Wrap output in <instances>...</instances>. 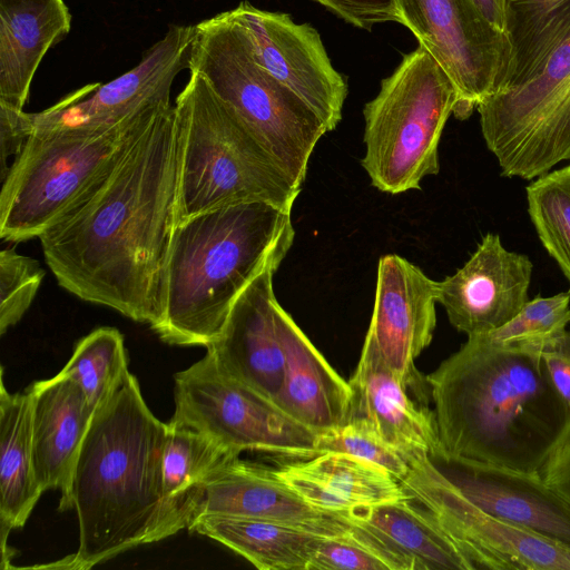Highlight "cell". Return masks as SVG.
<instances>
[{"instance_id":"obj_34","label":"cell","mask_w":570,"mask_h":570,"mask_svg":"<svg viewBox=\"0 0 570 570\" xmlns=\"http://www.w3.org/2000/svg\"><path fill=\"white\" fill-rule=\"evenodd\" d=\"M569 323L570 291L528 301L512 320L483 335L497 344L538 343L557 336Z\"/></svg>"},{"instance_id":"obj_16","label":"cell","mask_w":570,"mask_h":570,"mask_svg":"<svg viewBox=\"0 0 570 570\" xmlns=\"http://www.w3.org/2000/svg\"><path fill=\"white\" fill-rule=\"evenodd\" d=\"M429 458L482 511L570 548V504L540 473L452 456L440 448Z\"/></svg>"},{"instance_id":"obj_36","label":"cell","mask_w":570,"mask_h":570,"mask_svg":"<svg viewBox=\"0 0 570 570\" xmlns=\"http://www.w3.org/2000/svg\"><path fill=\"white\" fill-rule=\"evenodd\" d=\"M348 23L371 29L375 23L396 21L399 16L394 0H314Z\"/></svg>"},{"instance_id":"obj_2","label":"cell","mask_w":570,"mask_h":570,"mask_svg":"<svg viewBox=\"0 0 570 570\" xmlns=\"http://www.w3.org/2000/svg\"><path fill=\"white\" fill-rule=\"evenodd\" d=\"M425 377L449 455L541 474L570 438V410L532 343L468 336Z\"/></svg>"},{"instance_id":"obj_30","label":"cell","mask_w":570,"mask_h":570,"mask_svg":"<svg viewBox=\"0 0 570 570\" xmlns=\"http://www.w3.org/2000/svg\"><path fill=\"white\" fill-rule=\"evenodd\" d=\"M78 383L88 405L96 412L126 382L128 357L122 334L114 327H99L82 337L59 372Z\"/></svg>"},{"instance_id":"obj_6","label":"cell","mask_w":570,"mask_h":570,"mask_svg":"<svg viewBox=\"0 0 570 570\" xmlns=\"http://www.w3.org/2000/svg\"><path fill=\"white\" fill-rule=\"evenodd\" d=\"M188 70L200 75L237 111L301 187L311 155L327 129L309 106L256 61L232 10L194 24Z\"/></svg>"},{"instance_id":"obj_13","label":"cell","mask_w":570,"mask_h":570,"mask_svg":"<svg viewBox=\"0 0 570 570\" xmlns=\"http://www.w3.org/2000/svg\"><path fill=\"white\" fill-rule=\"evenodd\" d=\"M194 26L173 24L136 67L101 85L89 83L40 112L35 125L105 130L158 105L169 104L175 78L189 67Z\"/></svg>"},{"instance_id":"obj_19","label":"cell","mask_w":570,"mask_h":570,"mask_svg":"<svg viewBox=\"0 0 570 570\" xmlns=\"http://www.w3.org/2000/svg\"><path fill=\"white\" fill-rule=\"evenodd\" d=\"M202 514L276 520L322 537L341 535L351 528L341 514L303 501L275 475L273 468L239 456L228 459L209 476L194 519Z\"/></svg>"},{"instance_id":"obj_24","label":"cell","mask_w":570,"mask_h":570,"mask_svg":"<svg viewBox=\"0 0 570 570\" xmlns=\"http://www.w3.org/2000/svg\"><path fill=\"white\" fill-rule=\"evenodd\" d=\"M420 505L409 497L341 514L379 538L405 570H472L432 512Z\"/></svg>"},{"instance_id":"obj_28","label":"cell","mask_w":570,"mask_h":570,"mask_svg":"<svg viewBox=\"0 0 570 570\" xmlns=\"http://www.w3.org/2000/svg\"><path fill=\"white\" fill-rule=\"evenodd\" d=\"M505 4L512 58L500 90L531 77L570 35V0H505Z\"/></svg>"},{"instance_id":"obj_11","label":"cell","mask_w":570,"mask_h":570,"mask_svg":"<svg viewBox=\"0 0 570 570\" xmlns=\"http://www.w3.org/2000/svg\"><path fill=\"white\" fill-rule=\"evenodd\" d=\"M407 27L453 81V111L468 118L505 82L512 58L508 35L497 29L473 0H394Z\"/></svg>"},{"instance_id":"obj_7","label":"cell","mask_w":570,"mask_h":570,"mask_svg":"<svg viewBox=\"0 0 570 570\" xmlns=\"http://www.w3.org/2000/svg\"><path fill=\"white\" fill-rule=\"evenodd\" d=\"M459 101L458 90L422 46L405 55L363 109L365 155L372 185L387 194L420 189L440 170L438 147Z\"/></svg>"},{"instance_id":"obj_33","label":"cell","mask_w":570,"mask_h":570,"mask_svg":"<svg viewBox=\"0 0 570 570\" xmlns=\"http://www.w3.org/2000/svg\"><path fill=\"white\" fill-rule=\"evenodd\" d=\"M318 449L320 453L342 452L374 463L400 481L410 471L407 458L385 441L363 417H350L343 425L321 433Z\"/></svg>"},{"instance_id":"obj_23","label":"cell","mask_w":570,"mask_h":570,"mask_svg":"<svg viewBox=\"0 0 570 570\" xmlns=\"http://www.w3.org/2000/svg\"><path fill=\"white\" fill-rule=\"evenodd\" d=\"M284 376L275 403L321 434L350 419L352 389L313 345L292 316L283 320Z\"/></svg>"},{"instance_id":"obj_8","label":"cell","mask_w":570,"mask_h":570,"mask_svg":"<svg viewBox=\"0 0 570 570\" xmlns=\"http://www.w3.org/2000/svg\"><path fill=\"white\" fill-rule=\"evenodd\" d=\"M171 105L155 106L105 130L35 125L29 112L31 132L1 181V239L39 237L131 136Z\"/></svg>"},{"instance_id":"obj_5","label":"cell","mask_w":570,"mask_h":570,"mask_svg":"<svg viewBox=\"0 0 570 570\" xmlns=\"http://www.w3.org/2000/svg\"><path fill=\"white\" fill-rule=\"evenodd\" d=\"M174 105L180 142L176 225L242 203L292 212L301 187L200 75L190 72Z\"/></svg>"},{"instance_id":"obj_20","label":"cell","mask_w":570,"mask_h":570,"mask_svg":"<svg viewBox=\"0 0 570 570\" xmlns=\"http://www.w3.org/2000/svg\"><path fill=\"white\" fill-rule=\"evenodd\" d=\"M348 383L350 417L367 420L410 463L440 448L434 411L426 405L429 400L417 395L385 365L367 337Z\"/></svg>"},{"instance_id":"obj_26","label":"cell","mask_w":570,"mask_h":570,"mask_svg":"<svg viewBox=\"0 0 570 570\" xmlns=\"http://www.w3.org/2000/svg\"><path fill=\"white\" fill-rule=\"evenodd\" d=\"M0 389V528L1 548L12 529L22 528L43 492L32 456L31 396Z\"/></svg>"},{"instance_id":"obj_29","label":"cell","mask_w":570,"mask_h":570,"mask_svg":"<svg viewBox=\"0 0 570 570\" xmlns=\"http://www.w3.org/2000/svg\"><path fill=\"white\" fill-rule=\"evenodd\" d=\"M296 462L352 510L410 497L391 473L347 453L325 451Z\"/></svg>"},{"instance_id":"obj_27","label":"cell","mask_w":570,"mask_h":570,"mask_svg":"<svg viewBox=\"0 0 570 570\" xmlns=\"http://www.w3.org/2000/svg\"><path fill=\"white\" fill-rule=\"evenodd\" d=\"M189 531L229 548L261 570H308L320 537L269 519L202 514Z\"/></svg>"},{"instance_id":"obj_25","label":"cell","mask_w":570,"mask_h":570,"mask_svg":"<svg viewBox=\"0 0 570 570\" xmlns=\"http://www.w3.org/2000/svg\"><path fill=\"white\" fill-rule=\"evenodd\" d=\"M234 456L239 455L208 436L173 421L167 423L158 541L189 527L209 476Z\"/></svg>"},{"instance_id":"obj_21","label":"cell","mask_w":570,"mask_h":570,"mask_svg":"<svg viewBox=\"0 0 570 570\" xmlns=\"http://www.w3.org/2000/svg\"><path fill=\"white\" fill-rule=\"evenodd\" d=\"M27 391L32 409V456L41 490L60 492L59 510L72 508L73 470L95 412L72 379L33 382Z\"/></svg>"},{"instance_id":"obj_39","label":"cell","mask_w":570,"mask_h":570,"mask_svg":"<svg viewBox=\"0 0 570 570\" xmlns=\"http://www.w3.org/2000/svg\"><path fill=\"white\" fill-rule=\"evenodd\" d=\"M541 476L570 504V438L541 471Z\"/></svg>"},{"instance_id":"obj_15","label":"cell","mask_w":570,"mask_h":570,"mask_svg":"<svg viewBox=\"0 0 570 570\" xmlns=\"http://www.w3.org/2000/svg\"><path fill=\"white\" fill-rule=\"evenodd\" d=\"M438 282L407 259L379 261L375 301L366 336L385 365L417 395L429 400L426 377L414 365L436 325Z\"/></svg>"},{"instance_id":"obj_38","label":"cell","mask_w":570,"mask_h":570,"mask_svg":"<svg viewBox=\"0 0 570 570\" xmlns=\"http://www.w3.org/2000/svg\"><path fill=\"white\" fill-rule=\"evenodd\" d=\"M31 132L29 112L0 106V157L1 181L4 179L10 157L13 159L23 148Z\"/></svg>"},{"instance_id":"obj_3","label":"cell","mask_w":570,"mask_h":570,"mask_svg":"<svg viewBox=\"0 0 570 570\" xmlns=\"http://www.w3.org/2000/svg\"><path fill=\"white\" fill-rule=\"evenodd\" d=\"M167 423L147 406L136 376L94 414L73 470L76 553L39 568L87 570L157 542Z\"/></svg>"},{"instance_id":"obj_31","label":"cell","mask_w":570,"mask_h":570,"mask_svg":"<svg viewBox=\"0 0 570 570\" xmlns=\"http://www.w3.org/2000/svg\"><path fill=\"white\" fill-rule=\"evenodd\" d=\"M525 190L537 234L570 285V165L537 177Z\"/></svg>"},{"instance_id":"obj_18","label":"cell","mask_w":570,"mask_h":570,"mask_svg":"<svg viewBox=\"0 0 570 570\" xmlns=\"http://www.w3.org/2000/svg\"><path fill=\"white\" fill-rule=\"evenodd\" d=\"M279 265L259 273L235 301L218 337L206 346L229 376L272 401L279 393L285 366L283 320L273 276Z\"/></svg>"},{"instance_id":"obj_9","label":"cell","mask_w":570,"mask_h":570,"mask_svg":"<svg viewBox=\"0 0 570 570\" xmlns=\"http://www.w3.org/2000/svg\"><path fill=\"white\" fill-rule=\"evenodd\" d=\"M476 110L502 176L533 179L570 160V35L531 77L487 97Z\"/></svg>"},{"instance_id":"obj_17","label":"cell","mask_w":570,"mask_h":570,"mask_svg":"<svg viewBox=\"0 0 570 570\" xmlns=\"http://www.w3.org/2000/svg\"><path fill=\"white\" fill-rule=\"evenodd\" d=\"M532 269L528 256L508 250L499 235L488 233L461 268L438 282V303L459 332L488 334L529 301Z\"/></svg>"},{"instance_id":"obj_14","label":"cell","mask_w":570,"mask_h":570,"mask_svg":"<svg viewBox=\"0 0 570 570\" xmlns=\"http://www.w3.org/2000/svg\"><path fill=\"white\" fill-rule=\"evenodd\" d=\"M256 61L318 116L327 131L342 119L347 83L333 67L321 37L308 23L242 1L232 9Z\"/></svg>"},{"instance_id":"obj_37","label":"cell","mask_w":570,"mask_h":570,"mask_svg":"<svg viewBox=\"0 0 570 570\" xmlns=\"http://www.w3.org/2000/svg\"><path fill=\"white\" fill-rule=\"evenodd\" d=\"M532 344L541 354L553 387L570 410V331Z\"/></svg>"},{"instance_id":"obj_10","label":"cell","mask_w":570,"mask_h":570,"mask_svg":"<svg viewBox=\"0 0 570 570\" xmlns=\"http://www.w3.org/2000/svg\"><path fill=\"white\" fill-rule=\"evenodd\" d=\"M174 399L170 421L234 454L259 451L297 460L320 454L318 433L226 374L209 352L175 374Z\"/></svg>"},{"instance_id":"obj_4","label":"cell","mask_w":570,"mask_h":570,"mask_svg":"<svg viewBox=\"0 0 570 570\" xmlns=\"http://www.w3.org/2000/svg\"><path fill=\"white\" fill-rule=\"evenodd\" d=\"M294 235L291 212L266 203L223 206L178 223L163 315L151 328L171 345L208 346L247 285L267 266L281 265Z\"/></svg>"},{"instance_id":"obj_40","label":"cell","mask_w":570,"mask_h":570,"mask_svg":"<svg viewBox=\"0 0 570 570\" xmlns=\"http://www.w3.org/2000/svg\"><path fill=\"white\" fill-rule=\"evenodd\" d=\"M473 2L491 24L507 33L505 0H473Z\"/></svg>"},{"instance_id":"obj_22","label":"cell","mask_w":570,"mask_h":570,"mask_svg":"<svg viewBox=\"0 0 570 570\" xmlns=\"http://www.w3.org/2000/svg\"><path fill=\"white\" fill-rule=\"evenodd\" d=\"M70 29L63 0H0V106L23 110L40 62Z\"/></svg>"},{"instance_id":"obj_32","label":"cell","mask_w":570,"mask_h":570,"mask_svg":"<svg viewBox=\"0 0 570 570\" xmlns=\"http://www.w3.org/2000/svg\"><path fill=\"white\" fill-rule=\"evenodd\" d=\"M350 523L344 534L318 538L308 570H405L379 538Z\"/></svg>"},{"instance_id":"obj_1","label":"cell","mask_w":570,"mask_h":570,"mask_svg":"<svg viewBox=\"0 0 570 570\" xmlns=\"http://www.w3.org/2000/svg\"><path fill=\"white\" fill-rule=\"evenodd\" d=\"M175 105L157 112L38 237L59 286L151 327L176 227Z\"/></svg>"},{"instance_id":"obj_12","label":"cell","mask_w":570,"mask_h":570,"mask_svg":"<svg viewBox=\"0 0 570 570\" xmlns=\"http://www.w3.org/2000/svg\"><path fill=\"white\" fill-rule=\"evenodd\" d=\"M400 482L412 499L432 512L472 570H570V548L482 511L429 455L413 460Z\"/></svg>"},{"instance_id":"obj_35","label":"cell","mask_w":570,"mask_h":570,"mask_svg":"<svg viewBox=\"0 0 570 570\" xmlns=\"http://www.w3.org/2000/svg\"><path fill=\"white\" fill-rule=\"evenodd\" d=\"M46 275L38 261L14 248L0 252V334L16 325L29 309Z\"/></svg>"}]
</instances>
